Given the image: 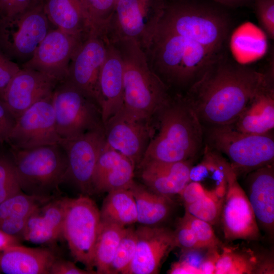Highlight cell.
<instances>
[{"label":"cell","instance_id":"1","mask_svg":"<svg viewBox=\"0 0 274 274\" xmlns=\"http://www.w3.org/2000/svg\"><path fill=\"white\" fill-rule=\"evenodd\" d=\"M219 55L191 85L184 99L201 123L211 126L232 124L269 79Z\"/></svg>","mask_w":274,"mask_h":274},{"label":"cell","instance_id":"2","mask_svg":"<svg viewBox=\"0 0 274 274\" xmlns=\"http://www.w3.org/2000/svg\"><path fill=\"white\" fill-rule=\"evenodd\" d=\"M144 52L150 67L164 83L180 85L195 82L219 54L158 26Z\"/></svg>","mask_w":274,"mask_h":274},{"label":"cell","instance_id":"3","mask_svg":"<svg viewBox=\"0 0 274 274\" xmlns=\"http://www.w3.org/2000/svg\"><path fill=\"white\" fill-rule=\"evenodd\" d=\"M112 42L123 61V103L121 109L136 118L151 120L170 100L166 85L152 71L144 51L135 42Z\"/></svg>","mask_w":274,"mask_h":274},{"label":"cell","instance_id":"4","mask_svg":"<svg viewBox=\"0 0 274 274\" xmlns=\"http://www.w3.org/2000/svg\"><path fill=\"white\" fill-rule=\"evenodd\" d=\"M159 127L149 142L139 165L155 160L188 161L201 146V123L184 99L169 101L158 112Z\"/></svg>","mask_w":274,"mask_h":274},{"label":"cell","instance_id":"5","mask_svg":"<svg viewBox=\"0 0 274 274\" xmlns=\"http://www.w3.org/2000/svg\"><path fill=\"white\" fill-rule=\"evenodd\" d=\"M220 6L209 0H165L157 26L219 54L230 28L227 14Z\"/></svg>","mask_w":274,"mask_h":274},{"label":"cell","instance_id":"6","mask_svg":"<svg viewBox=\"0 0 274 274\" xmlns=\"http://www.w3.org/2000/svg\"><path fill=\"white\" fill-rule=\"evenodd\" d=\"M22 191L51 196L63 182L67 166L66 153L59 144L31 149L9 150Z\"/></svg>","mask_w":274,"mask_h":274},{"label":"cell","instance_id":"7","mask_svg":"<svg viewBox=\"0 0 274 274\" xmlns=\"http://www.w3.org/2000/svg\"><path fill=\"white\" fill-rule=\"evenodd\" d=\"M208 141L213 148L227 156L237 177L273 164L274 140L269 133H246L231 125L211 126Z\"/></svg>","mask_w":274,"mask_h":274},{"label":"cell","instance_id":"8","mask_svg":"<svg viewBox=\"0 0 274 274\" xmlns=\"http://www.w3.org/2000/svg\"><path fill=\"white\" fill-rule=\"evenodd\" d=\"M51 28L43 3H33L11 16H0V50L21 66L32 57Z\"/></svg>","mask_w":274,"mask_h":274},{"label":"cell","instance_id":"9","mask_svg":"<svg viewBox=\"0 0 274 274\" xmlns=\"http://www.w3.org/2000/svg\"><path fill=\"white\" fill-rule=\"evenodd\" d=\"M52 99L56 130L61 139L104 128L97 102L67 81L57 84Z\"/></svg>","mask_w":274,"mask_h":274},{"label":"cell","instance_id":"10","mask_svg":"<svg viewBox=\"0 0 274 274\" xmlns=\"http://www.w3.org/2000/svg\"><path fill=\"white\" fill-rule=\"evenodd\" d=\"M100 212L88 195L67 198L62 236L74 259L93 273L94 251L100 224Z\"/></svg>","mask_w":274,"mask_h":274},{"label":"cell","instance_id":"11","mask_svg":"<svg viewBox=\"0 0 274 274\" xmlns=\"http://www.w3.org/2000/svg\"><path fill=\"white\" fill-rule=\"evenodd\" d=\"M165 0H118L108 25L111 42L132 40L144 51L163 13Z\"/></svg>","mask_w":274,"mask_h":274},{"label":"cell","instance_id":"12","mask_svg":"<svg viewBox=\"0 0 274 274\" xmlns=\"http://www.w3.org/2000/svg\"><path fill=\"white\" fill-rule=\"evenodd\" d=\"M224 165L227 186L220 217L224 238L229 242L258 241L261 234L246 193L226 159Z\"/></svg>","mask_w":274,"mask_h":274},{"label":"cell","instance_id":"13","mask_svg":"<svg viewBox=\"0 0 274 274\" xmlns=\"http://www.w3.org/2000/svg\"><path fill=\"white\" fill-rule=\"evenodd\" d=\"M106 143L104 128L62 139L59 145L64 150L67 161L63 182H70L84 195L92 193L95 168Z\"/></svg>","mask_w":274,"mask_h":274},{"label":"cell","instance_id":"14","mask_svg":"<svg viewBox=\"0 0 274 274\" xmlns=\"http://www.w3.org/2000/svg\"><path fill=\"white\" fill-rule=\"evenodd\" d=\"M52 97L36 102L16 119L6 142L11 148L26 149L59 144L62 139L56 130Z\"/></svg>","mask_w":274,"mask_h":274},{"label":"cell","instance_id":"15","mask_svg":"<svg viewBox=\"0 0 274 274\" xmlns=\"http://www.w3.org/2000/svg\"><path fill=\"white\" fill-rule=\"evenodd\" d=\"M108 43L106 35L92 31L73 55L65 79L96 102L98 78L106 58Z\"/></svg>","mask_w":274,"mask_h":274},{"label":"cell","instance_id":"16","mask_svg":"<svg viewBox=\"0 0 274 274\" xmlns=\"http://www.w3.org/2000/svg\"><path fill=\"white\" fill-rule=\"evenodd\" d=\"M151 122L133 117L120 109L104 124L106 144L134 165L139 164L152 138Z\"/></svg>","mask_w":274,"mask_h":274},{"label":"cell","instance_id":"17","mask_svg":"<svg viewBox=\"0 0 274 274\" xmlns=\"http://www.w3.org/2000/svg\"><path fill=\"white\" fill-rule=\"evenodd\" d=\"M84 39L51 27L32 57L20 67L38 71L59 82L63 81L67 77L71 59Z\"/></svg>","mask_w":274,"mask_h":274},{"label":"cell","instance_id":"18","mask_svg":"<svg viewBox=\"0 0 274 274\" xmlns=\"http://www.w3.org/2000/svg\"><path fill=\"white\" fill-rule=\"evenodd\" d=\"M135 233V253L127 274L158 273L170 252L177 247L174 231L142 225Z\"/></svg>","mask_w":274,"mask_h":274},{"label":"cell","instance_id":"19","mask_svg":"<svg viewBox=\"0 0 274 274\" xmlns=\"http://www.w3.org/2000/svg\"><path fill=\"white\" fill-rule=\"evenodd\" d=\"M58 83L38 71L21 68L7 87L3 100L17 119L35 103L51 95Z\"/></svg>","mask_w":274,"mask_h":274},{"label":"cell","instance_id":"20","mask_svg":"<svg viewBox=\"0 0 274 274\" xmlns=\"http://www.w3.org/2000/svg\"><path fill=\"white\" fill-rule=\"evenodd\" d=\"M123 70L120 52L108 39L106 58L99 75L97 94L104 124L123 106Z\"/></svg>","mask_w":274,"mask_h":274},{"label":"cell","instance_id":"21","mask_svg":"<svg viewBox=\"0 0 274 274\" xmlns=\"http://www.w3.org/2000/svg\"><path fill=\"white\" fill-rule=\"evenodd\" d=\"M247 194L259 229L272 238L274 231L273 164L248 174Z\"/></svg>","mask_w":274,"mask_h":274},{"label":"cell","instance_id":"22","mask_svg":"<svg viewBox=\"0 0 274 274\" xmlns=\"http://www.w3.org/2000/svg\"><path fill=\"white\" fill-rule=\"evenodd\" d=\"M67 198L53 197L38 207L27 218L22 240L48 245L62 236Z\"/></svg>","mask_w":274,"mask_h":274},{"label":"cell","instance_id":"23","mask_svg":"<svg viewBox=\"0 0 274 274\" xmlns=\"http://www.w3.org/2000/svg\"><path fill=\"white\" fill-rule=\"evenodd\" d=\"M134 166L129 159L106 143L93 176L94 191L109 192L129 189L134 181Z\"/></svg>","mask_w":274,"mask_h":274},{"label":"cell","instance_id":"24","mask_svg":"<svg viewBox=\"0 0 274 274\" xmlns=\"http://www.w3.org/2000/svg\"><path fill=\"white\" fill-rule=\"evenodd\" d=\"M141 178L151 191L170 198L179 195L190 181L189 160L168 162L150 161L140 165Z\"/></svg>","mask_w":274,"mask_h":274},{"label":"cell","instance_id":"25","mask_svg":"<svg viewBox=\"0 0 274 274\" xmlns=\"http://www.w3.org/2000/svg\"><path fill=\"white\" fill-rule=\"evenodd\" d=\"M272 256L240 246H224L215 265V274L273 273Z\"/></svg>","mask_w":274,"mask_h":274},{"label":"cell","instance_id":"26","mask_svg":"<svg viewBox=\"0 0 274 274\" xmlns=\"http://www.w3.org/2000/svg\"><path fill=\"white\" fill-rule=\"evenodd\" d=\"M56 258L49 249L13 246L0 252V273L49 274Z\"/></svg>","mask_w":274,"mask_h":274},{"label":"cell","instance_id":"27","mask_svg":"<svg viewBox=\"0 0 274 274\" xmlns=\"http://www.w3.org/2000/svg\"><path fill=\"white\" fill-rule=\"evenodd\" d=\"M250 134H264L274 127V91L269 81L248 103L231 125Z\"/></svg>","mask_w":274,"mask_h":274},{"label":"cell","instance_id":"28","mask_svg":"<svg viewBox=\"0 0 274 274\" xmlns=\"http://www.w3.org/2000/svg\"><path fill=\"white\" fill-rule=\"evenodd\" d=\"M43 7L54 28L82 39L95 30L79 0H44Z\"/></svg>","mask_w":274,"mask_h":274},{"label":"cell","instance_id":"29","mask_svg":"<svg viewBox=\"0 0 274 274\" xmlns=\"http://www.w3.org/2000/svg\"><path fill=\"white\" fill-rule=\"evenodd\" d=\"M225 161L223 157L207 147L202 160L191 166L189 175L190 181L198 183L221 208L227 186Z\"/></svg>","mask_w":274,"mask_h":274},{"label":"cell","instance_id":"30","mask_svg":"<svg viewBox=\"0 0 274 274\" xmlns=\"http://www.w3.org/2000/svg\"><path fill=\"white\" fill-rule=\"evenodd\" d=\"M129 189L135 201L138 222L143 225L156 226L168 218L173 203L170 198L157 194L134 181Z\"/></svg>","mask_w":274,"mask_h":274},{"label":"cell","instance_id":"31","mask_svg":"<svg viewBox=\"0 0 274 274\" xmlns=\"http://www.w3.org/2000/svg\"><path fill=\"white\" fill-rule=\"evenodd\" d=\"M100 220L123 227L137 222V210L133 194L130 189L108 192L101 210Z\"/></svg>","mask_w":274,"mask_h":274},{"label":"cell","instance_id":"32","mask_svg":"<svg viewBox=\"0 0 274 274\" xmlns=\"http://www.w3.org/2000/svg\"><path fill=\"white\" fill-rule=\"evenodd\" d=\"M125 227L100 221L94 251L97 274H110V267Z\"/></svg>","mask_w":274,"mask_h":274},{"label":"cell","instance_id":"33","mask_svg":"<svg viewBox=\"0 0 274 274\" xmlns=\"http://www.w3.org/2000/svg\"><path fill=\"white\" fill-rule=\"evenodd\" d=\"M179 195L185 212L212 225L218 221L221 207L206 193L198 183L189 181Z\"/></svg>","mask_w":274,"mask_h":274},{"label":"cell","instance_id":"34","mask_svg":"<svg viewBox=\"0 0 274 274\" xmlns=\"http://www.w3.org/2000/svg\"><path fill=\"white\" fill-rule=\"evenodd\" d=\"M53 197L29 194L21 191L0 203V221L29 216L38 207Z\"/></svg>","mask_w":274,"mask_h":274},{"label":"cell","instance_id":"35","mask_svg":"<svg viewBox=\"0 0 274 274\" xmlns=\"http://www.w3.org/2000/svg\"><path fill=\"white\" fill-rule=\"evenodd\" d=\"M136 245L135 229L126 227L110 267V274H127L134 258Z\"/></svg>","mask_w":274,"mask_h":274},{"label":"cell","instance_id":"36","mask_svg":"<svg viewBox=\"0 0 274 274\" xmlns=\"http://www.w3.org/2000/svg\"><path fill=\"white\" fill-rule=\"evenodd\" d=\"M94 28L106 34L113 14L115 0H79Z\"/></svg>","mask_w":274,"mask_h":274},{"label":"cell","instance_id":"37","mask_svg":"<svg viewBox=\"0 0 274 274\" xmlns=\"http://www.w3.org/2000/svg\"><path fill=\"white\" fill-rule=\"evenodd\" d=\"M191 228L202 249H221L224 244L218 238L212 225L186 212L181 218Z\"/></svg>","mask_w":274,"mask_h":274},{"label":"cell","instance_id":"38","mask_svg":"<svg viewBox=\"0 0 274 274\" xmlns=\"http://www.w3.org/2000/svg\"><path fill=\"white\" fill-rule=\"evenodd\" d=\"M21 191L10 152L0 153V203Z\"/></svg>","mask_w":274,"mask_h":274},{"label":"cell","instance_id":"39","mask_svg":"<svg viewBox=\"0 0 274 274\" xmlns=\"http://www.w3.org/2000/svg\"><path fill=\"white\" fill-rule=\"evenodd\" d=\"M258 22L266 36L274 39V0H254Z\"/></svg>","mask_w":274,"mask_h":274},{"label":"cell","instance_id":"40","mask_svg":"<svg viewBox=\"0 0 274 274\" xmlns=\"http://www.w3.org/2000/svg\"><path fill=\"white\" fill-rule=\"evenodd\" d=\"M177 247L182 252L202 249L191 228L182 219H180L174 231Z\"/></svg>","mask_w":274,"mask_h":274},{"label":"cell","instance_id":"41","mask_svg":"<svg viewBox=\"0 0 274 274\" xmlns=\"http://www.w3.org/2000/svg\"><path fill=\"white\" fill-rule=\"evenodd\" d=\"M21 69L0 50V99L3 100L7 87L14 75Z\"/></svg>","mask_w":274,"mask_h":274},{"label":"cell","instance_id":"42","mask_svg":"<svg viewBox=\"0 0 274 274\" xmlns=\"http://www.w3.org/2000/svg\"><path fill=\"white\" fill-rule=\"evenodd\" d=\"M27 217L9 218L0 221V230L6 234L22 240Z\"/></svg>","mask_w":274,"mask_h":274},{"label":"cell","instance_id":"43","mask_svg":"<svg viewBox=\"0 0 274 274\" xmlns=\"http://www.w3.org/2000/svg\"><path fill=\"white\" fill-rule=\"evenodd\" d=\"M16 122L15 116L5 102L0 99V134L4 142H7Z\"/></svg>","mask_w":274,"mask_h":274},{"label":"cell","instance_id":"44","mask_svg":"<svg viewBox=\"0 0 274 274\" xmlns=\"http://www.w3.org/2000/svg\"><path fill=\"white\" fill-rule=\"evenodd\" d=\"M92 274V272L82 269L78 267L73 262L57 258L52 263L49 274Z\"/></svg>","mask_w":274,"mask_h":274},{"label":"cell","instance_id":"45","mask_svg":"<svg viewBox=\"0 0 274 274\" xmlns=\"http://www.w3.org/2000/svg\"><path fill=\"white\" fill-rule=\"evenodd\" d=\"M32 3V0H0V16L14 15L23 11Z\"/></svg>","mask_w":274,"mask_h":274},{"label":"cell","instance_id":"46","mask_svg":"<svg viewBox=\"0 0 274 274\" xmlns=\"http://www.w3.org/2000/svg\"><path fill=\"white\" fill-rule=\"evenodd\" d=\"M21 244L18 239L9 236L0 230V252L13 246Z\"/></svg>","mask_w":274,"mask_h":274},{"label":"cell","instance_id":"47","mask_svg":"<svg viewBox=\"0 0 274 274\" xmlns=\"http://www.w3.org/2000/svg\"><path fill=\"white\" fill-rule=\"evenodd\" d=\"M223 6L227 7H236L243 5L253 0H209Z\"/></svg>","mask_w":274,"mask_h":274},{"label":"cell","instance_id":"48","mask_svg":"<svg viewBox=\"0 0 274 274\" xmlns=\"http://www.w3.org/2000/svg\"><path fill=\"white\" fill-rule=\"evenodd\" d=\"M44 1V0H32V2L33 3H43Z\"/></svg>","mask_w":274,"mask_h":274},{"label":"cell","instance_id":"49","mask_svg":"<svg viewBox=\"0 0 274 274\" xmlns=\"http://www.w3.org/2000/svg\"><path fill=\"white\" fill-rule=\"evenodd\" d=\"M3 142H4V140H3L2 135L0 134V143H2Z\"/></svg>","mask_w":274,"mask_h":274},{"label":"cell","instance_id":"50","mask_svg":"<svg viewBox=\"0 0 274 274\" xmlns=\"http://www.w3.org/2000/svg\"><path fill=\"white\" fill-rule=\"evenodd\" d=\"M117 1H118V0H115V3H116V2H117Z\"/></svg>","mask_w":274,"mask_h":274}]
</instances>
